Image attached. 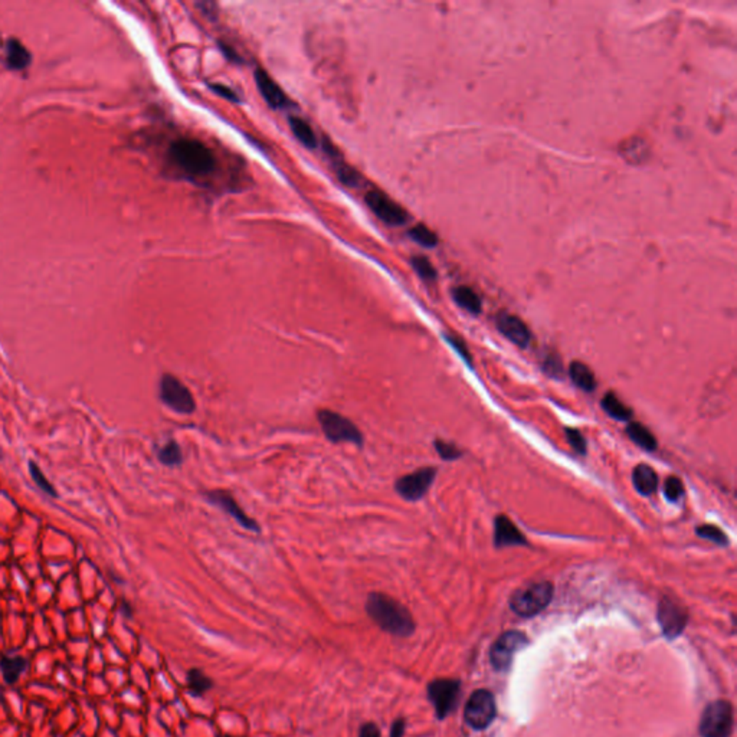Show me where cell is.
I'll use <instances>...</instances> for the list:
<instances>
[{"mask_svg": "<svg viewBox=\"0 0 737 737\" xmlns=\"http://www.w3.org/2000/svg\"><path fill=\"white\" fill-rule=\"evenodd\" d=\"M29 472H31V477H32V479L35 481V484H36V485L43 491V493H46V494H49V496H52V497H55V496H56L53 487H52V485H51V482L45 478V475H43V474H42V471L39 470L38 464H35L33 461H31V462H29Z\"/></svg>", "mask_w": 737, "mask_h": 737, "instance_id": "cell-34", "label": "cell"}, {"mask_svg": "<svg viewBox=\"0 0 737 737\" xmlns=\"http://www.w3.org/2000/svg\"><path fill=\"white\" fill-rule=\"evenodd\" d=\"M689 621L684 608L669 598H664L658 605V622L669 640L677 638L684 631Z\"/></svg>", "mask_w": 737, "mask_h": 737, "instance_id": "cell-11", "label": "cell"}, {"mask_svg": "<svg viewBox=\"0 0 737 737\" xmlns=\"http://www.w3.org/2000/svg\"><path fill=\"white\" fill-rule=\"evenodd\" d=\"M464 717L472 728H487L496 717V701L493 694L487 690L475 691L465 706Z\"/></svg>", "mask_w": 737, "mask_h": 737, "instance_id": "cell-8", "label": "cell"}, {"mask_svg": "<svg viewBox=\"0 0 737 737\" xmlns=\"http://www.w3.org/2000/svg\"><path fill=\"white\" fill-rule=\"evenodd\" d=\"M569 376L572 382L585 392H593L596 389V378L590 367L582 361H572L569 367Z\"/></svg>", "mask_w": 737, "mask_h": 737, "instance_id": "cell-19", "label": "cell"}, {"mask_svg": "<svg viewBox=\"0 0 737 737\" xmlns=\"http://www.w3.org/2000/svg\"><path fill=\"white\" fill-rule=\"evenodd\" d=\"M211 88L213 90V92H216L218 95H221L222 98H225V100H228V101H230V102L238 104V102L240 101V100H239V97H238V94H236L233 90H230L229 87L223 85V84H212V85H211Z\"/></svg>", "mask_w": 737, "mask_h": 737, "instance_id": "cell-38", "label": "cell"}, {"mask_svg": "<svg viewBox=\"0 0 737 737\" xmlns=\"http://www.w3.org/2000/svg\"><path fill=\"white\" fill-rule=\"evenodd\" d=\"M627 435L628 438L635 444L638 445L640 448L645 450V451H655L658 444H657V440L655 437L649 433V429L645 428L644 425L638 423V422H631L627 428Z\"/></svg>", "mask_w": 737, "mask_h": 737, "instance_id": "cell-23", "label": "cell"}, {"mask_svg": "<svg viewBox=\"0 0 737 737\" xmlns=\"http://www.w3.org/2000/svg\"><path fill=\"white\" fill-rule=\"evenodd\" d=\"M221 49H222V52L225 53V56H226L228 59L233 60V63H240V58H239V55H238V53H236L235 51H232V48H230L229 45L221 43Z\"/></svg>", "mask_w": 737, "mask_h": 737, "instance_id": "cell-41", "label": "cell"}, {"mask_svg": "<svg viewBox=\"0 0 737 737\" xmlns=\"http://www.w3.org/2000/svg\"><path fill=\"white\" fill-rule=\"evenodd\" d=\"M434 447H435V451L438 452V455L444 461H455L462 457L461 450L455 444H451V442H447L442 440H435Z\"/></svg>", "mask_w": 737, "mask_h": 737, "instance_id": "cell-33", "label": "cell"}, {"mask_svg": "<svg viewBox=\"0 0 737 737\" xmlns=\"http://www.w3.org/2000/svg\"><path fill=\"white\" fill-rule=\"evenodd\" d=\"M205 497L211 504L221 509L223 513H226L229 517H232L236 523H239V526H242L243 529H247L254 533L261 531L258 523L243 511V509L238 504V502L232 497L230 493H228L226 489H211L205 494Z\"/></svg>", "mask_w": 737, "mask_h": 737, "instance_id": "cell-12", "label": "cell"}, {"mask_svg": "<svg viewBox=\"0 0 737 737\" xmlns=\"http://www.w3.org/2000/svg\"><path fill=\"white\" fill-rule=\"evenodd\" d=\"M529 541L517 526L507 516H497L494 520V546L510 547V546H527Z\"/></svg>", "mask_w": 737, "mask_h": 737, "instance_id": "cell-15", "label": "cell"}, {"mask_svg": "<svg viewBox=\"0 0 737 737\" xmlns=\"http://www.w3.org/2000/svg\"><path fill=\"white\" fill-rule=\"evenodd\" d=\"M409 236L412 240H415L418 245L423 248H435L438 245V236L429 229L428 226L419 223L410 228Z\"/></svg>", "mask_w": 737, "mask_h": 737, "instance_id": "cell-27", "label": "cell"}, {"mask_svg": "<svg viewBox=\"0 0 737 737\" xmlns=\"http://www.w3.org/2000/svg\"><path fill=\"white\" fill-rule=\"evenodd\" d=\"M553 598V586L550 582L533 583L524 589L517 590L511 599L510 606L513 612L523 618H530L541 612Z\"/></svg>", "mask_w": 737, "mask_h": 737, "instance_id": "cell-4", "label": "cell"}, {"mask_svg": "<svg viewBox=\"0 0 737 737\" xmlns=\"http://www.w3.org/2000/svg\"><path fill=\"white\" fill-rule=\"evenodd\" d=\"M317 420L322 426L324 437L333 444H353L356 447H363L364 437L357 425L349 418L343 416L330 409H320L317 412Z\"/></svg>", "mask_w": 737, "mask_h": 737, "instance_id": "cell-3", "label": "cell"}, {"mask_svg": "<svg viewBox=\"0 0 737 737\" xmlns=\"http://www.w3.org/2000/svg\"><path fill=\"white\" fill-rule=\"evenodd\" d=\"M696 533L699 537L701 539H706V540H710L711 543L714 544H719V546H727L728 544V539L727 536L724 534V531L721 529H719L717 526H711V524H701L696 529Z\"/></svg>", "mask_w": 737, "mask_h": 737, "instance_id": "cell-29", "label": "cell"}, {"mask_svg": "<svg viewBox=\"0 0 737 737\" xmlns=\"http://www.w3.org/2000/svg\"><path fill=\"white\" fill-rule=\"evenodd\" d=\"M406 728L405 719H396L391 727V737H403Z\"/></svg>", "mask_w": 737, "mask_h": 737, "instance_id": "cell-40", "label": "cell"}, {"mask_svg": "<svg viewBox=\"0 0 737 737\" xmlns=\"http://www.w3.org/2000/svg\"><path fill=\"white\" fill-rule=\"evenodd\" d=\"M410 264H412V268L415 270V272L425 281H434L437 280V270L434 268V265L431 264V261H429L428 258L425 257H413L410 260Z\"/></svg>", "mask_w": 737, "mask_h": 737, "instance_id": "cell-30", "label": "cell"}, {"mask_svg": "<svg viewBox=\"0 0 737 737\" xmlns=\"http://www.w3.org/2000/svg\"><path fill=\"white\" fill-rule=\"evenodd\" d=\"M437 477V468L423 467L410 474L401 477L395 482L396 493L406 502H419L426 494L429 488L434 484Z\"/></svg>", "mask_w": 737, "mask_h": 737, "instance_id": "cell-6", "label": "cell"}, {"mask_svg": "<svg viewBox=\"0 0 737 737\" xmlns=\"http://www.w3.org/2000/svg\"><path fill=\"white\" fill-rule=\"evenodd\" d=\"M336 174H337L339 180L344 184V186H349V188H357L359 186L360 176L350 166H347V164H344L341 161H337V164H336Z\"/></svg>", "mask_w": 737, "mask_h": 737, "instance_id": "cell-32", "label": "cell"}, {"mask_svg": "<svg viewBox=\"0 0 737 737\" xmlns=\"http://www.w3.org/2000/svg\"><path fill=\"white\" fill-rule=\"evenodd\" d=\"M157 458L166 467H179L183 462V452L180 445L170 440L157 451Z\"/></svg>", "mask_w": 737, "mask_h": 737, "instance_id": "cell-26", "label": "cell"}, {"mask_svg": "<svg viewBox=\"0 0 737 737\" xmlns=\"http://www.w3.org/2000/svg\"><path fill=\"white\" fill-rule=\"evenodd\" d=\"M621 153L624 154V157L627 160H630L631 163H638L641 160L645 159V154L648 153L647 150V144L640 140V139H634V140H630L628 143H625L622 147H621Z\"/></svg>", "mask_w": 737, "mask_h": 737, "instance_id": "cell-28", "label": "cell"}, {"mask_svg": "<svg viewBox=\"0 0 737 737\" xmlns=\"http://www.w3.org/2000/svg\"><path fill=\"white\" fill-rule=\"evenodd\" d=\"M461 684L457 680L440 679L429 683L428 697L434 704L438 719H445L455 707L460 699Z\"/></svg>", "mask_w": 737, "mask_h": 737, "instance_id": "cell-9", "label": "cell"}, {"mask_svg": "<svg viewBox=\"0 0 737 737\" xmlns=\"http://www.w3.org/2000/svg\"><path fill=\"white\" fill-rule=\"evenodd\" d=\"M632 482L641 496H651L657 491L658 475L647 464H640L632 472Z\"/></svg>", "mask_w": 737, "mask_h": 737, "instance_id": "cell-18", "label": "cell"}, {"mask_svg": "<svg viewBox=\"0 0 737 737\" xmlns=\"http://www.w3.org/2000/svg\"><path fill=\"white\" fill-rule=\"evenodd\" d=\"M366 612L382 631L391 635L406 638L415 631V621L408 608L386 593H368Z\"/></svg>", "mask_w": 737, "mask_h": 737, "instance_id": "cell-1", "label": "cell"}, {"mask_svg": "<svg viewBox=\"0 0 737 737\" xmlns=\"http://www.w3.org/2000/svg\"><path fill=\"white\" fill-rule=\"evenodd\" d=\"M664 494L672 503L679 502L683 497V494H684V484H683V481L679 477H674V475L668 477L665 484H664Z\"/></svg>", "mask_w": 737, "mask_h": 737, "instance_id": "cell-31", "label": "cell"}, {"mask_svg": "<svg viewBox=\"0 0 737 737\" xmlns=\"http://www.w3.org/2000/svg\"><path fill=\"white\" fill-rule=\"evenodd\" d=\"M169 154L174 164L192 176H205L215 169V157L212 152L198 140H176L170 146Z\"/></svg>", "mask_w": 737, "mask_h": 737, "instance_id": "cell-2", "label": "cell"}, {"mask_svg": "<svg viewBox=\"0 0 737 737\" xmlns=\"http://www.w3.org/2000/svg\"><path fill=\"white\" fill-rule=\"evenodd\" d=\"M445 340H447V343H448V344H450V346H451V347H452V349H454V350L461 356V359L467 361V364H471V363H472V357H471V354L468 353V349H467L465 343L462 341V339H460V337H457V336H452V334H445Z\"/></svg>", "mask_w": 737, "mask_h": 737, "instance_id": "cell-37", "label": "cell"}, {"mask_svg": "<svg viewBox=\"0 0 737 737\" xmlns=\"http://www.w3.org/2000/svg\"><path fill=\"white\" fill-rule=\"evenodd\" d=\"M212 686H213V682L202 669L192 668L188 672V689L192 696H202L206 691H209L212 689Z\"/></svg>", "mask_w": 737, "mask_h": 737, "instance_id": "cell-25", "label": "cell"}, {"mask_svg": "<svg viewBox=\"0 0 737 737\" xmlns=\"http://www.w3.org/2000/svg\"><path fill=\"white\" fill-rule=\"evenodd\" d=\"M364 202L382 222L389 226H402L408 222V213L389 196L379 191H368L364 196Z\"/></svg>", "mask_w": 737, "mask_h": 737, "instance_id": "cell-10", "label": "cell"}, {"mask_svg": "<svg viewBox=\"0 0 737 737\" xmlns=\"http://www.w3.org/2000/svg\"><path fill=\"white\" fill-rule=\"evenodd\" d=\"M359 737H382V734L375 723H364L359 730Z\"/></svg>", "mask_w": 737, "mask_h": 737, "instance_id": "cell-39", "label": "cell"}, {"mask_svg": "<svg viewBox=\"0 0 737 737\" xmlns=\"http://www.w3.org/2000/svg\"><path fill=\"white\" fill-rule=\"evenodd\" d=\"M543 371L551 378L561 379L563 375V364L555 353H551L543 360Z\"/></svg>", "mask_w": 737, "mask_h": 737, "instance_id": "cell-35", "label": "cell"}, {"mask_svg": "<svg viewBox=\"0 0 737 737\" xmlns=\"http://www.w3.org/2000/svg\"><path fill=\"white\" fill-rule=\"evenodd\" d=\"M28 659L21 655L0 658V671H2L4 680L8 684H15L28 668Z\"/></svg>", "mask_w": 737, "mask_h": 737, "instance_id": "cell-21", "label": "cell"}, {"mask_svg": "<svg viewBox=\"0 0 737 737\" xmlns=\"http://www.w3.org/2000/svg\"><path fill=\"white\" fill-rule=\"evenodd\" d=\"M29 51L18 41L9 39L5 45V64L12 71H22L31 64Z\"/></svg>", "mask_w": 737, "mask_h": 737, "instance_id": "cell-17", "label": "cell"}, {"mask_svg": "<svg viewBox=\"0 0 737 737\" xmlns=\"http://www.w3.org/2000/svg\"><path fill=\"white\" fill-rule=\"evenodd\" d=\"M159 396L167 408L177 413L191 415L196 409V402L189 388L170 373L161 376Z\"/></svg>", "mask_w": 737, "mask_h": 737, "instance_id": "cell-5", "label": "cell"}, {"mask_svg": "<svg viewBox=\"0 0 737 737\" xmlns=\"http://www.w3.org/2000/svg\"><path fill=\"white\" fill-rule=\"evenodd\" d=\"M288 122H290V127H291L292 134L297 137V140L302 146H305L307 149H310V150L317 149V144H319L317 136H316L314 130L312 129V126L309 124V122H307L302 118H299V117H295V115L290 117Z\"/></svg>", "mask_w": 737, "mask_h": 737, "instance_id": "cell-20", "label": "cell"}, {"mask_svg": "<svg viewBox=\"0 0 737 737\" xmlns=\"http://www.w3.org/2000/svg\"><path fill=\"white\" fill-rule=\"evenodd\" d=\"M452 298L461 307V309L467 310L468 313H471V314L481 313V309H482L481 298L472 288L465 287V285L457 287L452 291Z\"/></svg>", "mask_w": 737, "mask_h": 737, "instance_id": "cell-22", "label": "cell"}, {"mask_svg": "<svg viewBox=\"0 0 737 737\" xmlns=\"http://www.w3.org/2000/svg\"><path fill=\"white\" fill-rule=\"evenodd\" d=\"M254 78H255V84H257L260 94L263 95V98L267 101V104L271 108L280 110L287 105L288 100H287L284 91L264 70L258 68L254 74Z\"/></svg>", "mask_w": 737, "mask_h": 737, "instance_id": "cell-16", "label": "cell"}, {"mask_svg": "<svg viewBox=\"0 0 737 737\" xmlns=\"http://www.w3.org/2000/svg\"><path fill=\"white\" fill-rule=\"evenodd\" d=\"M733 730V709L727 701H716L706 707L700 733L704 737H728Z\"/></svg>", "mask_w": 737, "mask_h": 737, "instance_id": "cell-7", "label": "cell"}, {"mask_svg": "<svg viewBox=\"0 0 737 737\" xmlns=\"http://www.w3.org/2000/svg\"><path fill=\"white\" fill-rule=\"evenodd\" d=\"M499 332L519 347H527L531 341V333L526 323L517 316L502 313L496 320Z\"/></svg>", "mask_w": 737, "mask_h": 737, "instance_id": "cell-14", "label": "cell"}, {"mask_svg": "<svg viewBox=\"0 0 737 737\" xmlns=\"http://www.w3.org/2000/svg\"><path fill=\"white\" fill-rule=\"evenodd\" d=\"M565 433H566V438H568V442L571 444V447L576 452H579L580 455H585L586 450H588V444H586V440H585V437L582 435V433L579 431V429L566 428Z\"/></svg>", "mask_w": 737, "mask_h": 737, "instance_id": "cell-36", "label": "cell"}, {"mask_svg": "<svg viewBox=\"0 0 737 737\" xmlns=\"http://www.w3.org/2000/svg\"><path fill=\"white\" fill-rule=\"evenodd\" d=\"M600 405L610 418L617 420H631L634 415L631 408H628L622 401H620V398L613 392L605 393Z\"/></svg>", "mask_w": 737, "mask_h": 737, "instance_id": "cell-24", "label": "cell"}, {"mask_svg": "<svg viewBox=\"0 0 737 737\" xmlns=\"http://www.w3.org/2000/svg\"><path fill=\"white\" fill-rule=\"evenodd\" d=\"M527 644V638L523 632L510 631L503 634L491 648L489 659L493 667L499 671L509 669L514 654Z\"/></svg>", "mask_w": 737, "mask_h": 737, "instance_id": "cell-13", "label": "cell"}]
</instances>
